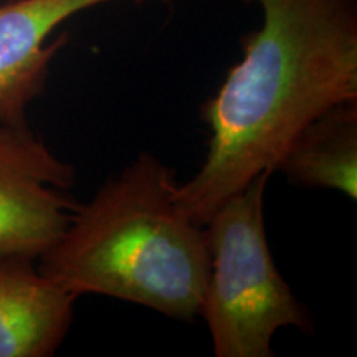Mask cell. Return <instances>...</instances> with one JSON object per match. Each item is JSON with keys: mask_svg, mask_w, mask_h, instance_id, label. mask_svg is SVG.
<instances>
[{"mask_svg": "<svg viewBox=\"0 0 357 357\" xmlns=\"http://www.w3.org/2000/svg\"><path fill=\"white\" fill-rule=\"evenodd\" d=\"M263 24L242 38V60L200 108L211 139L174 199L205 225L230 195L276 164L301 128L357 101V0H242Z\"/></svg>", "mask_w": 357, "mask_h": 357, "instance_id": "1", "label": "cell"}, {"mask_svg": "<svg viewBox=\"0 0 357 357\" xmlns=\"http://www.w3.org/2000/svg\"><path fill=\"white\" fill-rule=\"evenodd\" d=\"M75 167L29 124H0V260H37L58 242L78 208Z\"/></svg>", "mask_w": 357, "mask_h": 357, "instance_id": "4", "label": "cell"}, {"mask_svg": "<svg viewBox=\"0 0 357 357\" xmlns=\"http://www.w3.org/2000/svg\"><path fill=\"white\" fill-rule=\"evenodd\" d=\"M78 298L38 270L37 260H0V357H52L63 344Z\"/></svg>", "mask_w": 357, "mask_h": 357, "instance_id": "6", "label": "cell"}, {"mask_svg": "<svg viewBox=\"0 0 357 357\" xmlns=\"http://www.w3.org/2000/svg\"><path fill=\"white\" fill-rule=\"evenodd\" d=\"M289 182L357 197V101L333 106L298 131L276 164Z\"/></svg>", "mask_w": 357, "mask_h": 357, "instance_id": "7", "label": "cell"}, {"mask_svg": "<svg viewBox=\"0 0 357 357\" xmlns=\"http://www.w3.org/2000/svg\"><path fill=\"white\" fill-rule=\"evenodd\" d=\"M176 185L171 167L141 153L78 205L38 270L77 298L102 294L194 321L211 253L204 227L174 199Z\"/></svg>", "mask_w": 357, "mask_h": 357, "instance_id": "2", "label": "cell"}, {"mask_svg": "<svg viewBox=\"0 0 357 357\" xmlns=\"http://www.w3.org/2000/svg\"><path fill=\"white\" fill-rule=\"evenodd\" d=\"M261 172L235 192L204 225L211 275L199 316L207 324L217 357H273L283 328L310 333L312 321L281 276L268 247Z\"/></svg>", "mask_w": 357, "mask_h": 357, "instance_id": "3", "label": "cell"}, {"mask_svg": "<svg viewBox=\"0 0 357 357\" xmlns=\"http://www.w3.org/2000/svg\"><path fill=\"white\" fill-rule=\"evenodd\" d=\"M109 2L119 0H10L0 6V124H29V106L43 95L53 58L66 43V35L53 42L48 37L77 13Z\"/></svg>", "mask_w": 357, "mask_h": 357, "instance_id": "5", "label": "cell"}]
</instances>
